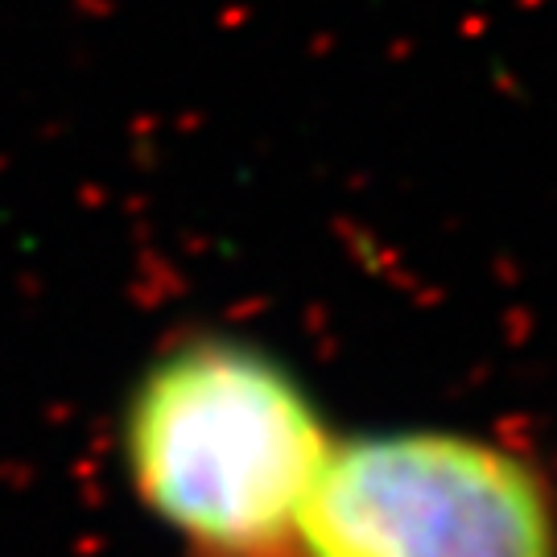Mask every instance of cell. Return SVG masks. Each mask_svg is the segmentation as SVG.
I'll return each mask as SVG.
<instances>
[{"instance_id":"6da1fadb","label":"cell","mask_w":557,"mask_h":557,"mask_svg":"<svg viewBox=\"0 0 557 557\" xmlns=\"http://www.w3.org/2000/svg\"><path fill=\"white\" fill-rule=\"evenodd\" d=\"M331 442L285 363L223 335L158 356L124 409L133 492L186 557H306L301 512Z\"/></svg>"},{"instance_id":"7a4b0ae2","label":"cell","mask_w":557,"mask_h":557,"mask_svg":"<svg viewBox=\"0 0 557 557\" xmlns=\"http://www.w3.org/2000/svg\"><path fill=\"white\" fill-rule=\"evenodd\" d=\"M306 557H557L529 458L446 430L331 442L301 512Z\"/></svg>"}]
</instances>
